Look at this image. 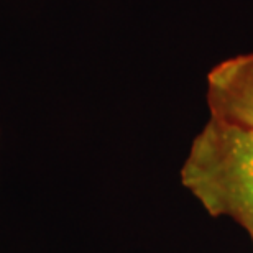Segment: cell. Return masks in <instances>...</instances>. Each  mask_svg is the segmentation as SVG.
<instances>
[{
  "label": "cell",
  "instance_id": "cell-2",
  "mask_svg": "<svg viewBox=\"0 0 253 253\" xmlns=\"http://www.w3.org/2000/svg\"><path fill=\"white\" fill-rule=\"evenodd\" d=\"M206 84L209 117L253 133V51L215 64Z\"/></svg>",
  "mask_w": 253,
  "mask_h": 253
},
{
  "label": "cell",
  "instance_id": "cell-1",
  "mask_svg": "<svg viewBox=\"0 0 253 253\" xmlns=\"http://www.w3.org/2000/svg\"><path fill=\"white\" fill-rule=\"evenodd\" d=\"M181 183L212 217H229L253 244V133L209 117L181 166Z\"/></svg>",
  "mask_w": 253,
  "mask_h": 253
}]
</instances>
